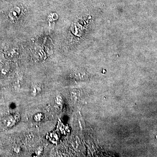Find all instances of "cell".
Returning a JSON list of instances; mask_svg holds the SVG:
<instances>
[{
  "label": "cell",
  "mask_w": 157,
  "mask_h": 157,
  "mask_svg": "<svg viewBox=\"0 0 157 157\" xmlns=\"http://www.w3.org/2000/svg\"><path fill=\"white\" fill-rule=\"evenodd\" d=\"M20 13V10L19 9V8H14L11 11L9 16L12 21H15L18 18Z\"/></svg>",
  "instance_id": "2"
},
{
  "label": "cell",
  "mask_w": 157,
  "mask_h": 157,
  "mask_svg": "<svg viewBox=\"0 0 157 157\" xmlns=\"http://www.w3.org/2000/svg\"><path fill=\"white\" fill-rule=\"evenodd\" d=\"M3 122L5 126L7 128H11L16 124L17 119L14 115H9L4 118Z\"/></svg>",
  "instance_id": "1"
},
{
  "label": "cell",
  "mask_w": 157,
  "mask_h": 157,
  "mask_svg": "<svg viewBox=\"0 0 157 157\" xmlns=\"http://www.w3.org/2000/svg\"><path fill=\"white\" fill-rule=\"evenodd\" d=\"M42 91V88L40 85H35L32 88L31 93L33 96H36L38 94Z\"/></svg>",
  "instance_id": "3"
}]
</instances>
